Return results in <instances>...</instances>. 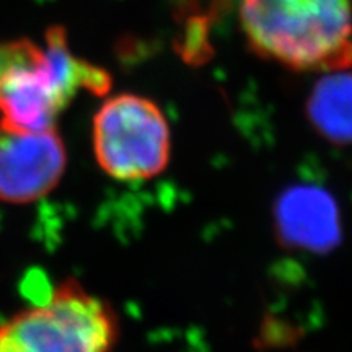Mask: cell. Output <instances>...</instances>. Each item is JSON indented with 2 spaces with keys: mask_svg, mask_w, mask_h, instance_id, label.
<instances>
[{
  "mask_svg": "<svg viewBox=\"0 0 352 352\" xmlns=\"http://www.w3.org/2000/svg\"><path fill=\"white\" fill-rule=\"evenodd\" d=\"M111 77L70 51L65 32L47 30L44 44L10 43V63L0 82V124L16 131H52L80 91L107 94Z\"/></svg>",
  "mask_w": 352,
  "mask_h": 352,
  "instance_id": "obj_1",
  "label": "cell"
},
{
  "mask_svg": "<svg viewBox=\"0 0 352 352\" xmlns=\"http://www.w3.org/2000/svg\"><path fill=\"white\" fill-rule=\"evenodd\" d=\"M250 47L294 70L352 67V0H240Z\"/></svg>",
  "mask_w": 352,
  "mask_h": 352,
  "instance_id": "obj_2",
  "label": "cell"
},
{
  "mask_svg": "<svg viewBox=\"0 0 352 352\" xmlns=\"http://www.w3.org/2000/svg\"><path fill=\"white\" fill-rule=\"evenodd\" d=\"M118 334L111 305L67 280L0 323V352H111Z\"/></svg>",
  "mask_w": 352,
  "mask_h": 352,
  "instance_id": "obj_3",
  "label": "cell"
},
{
  "mask_svg": "<svg viewBox=\"0 0 352 352\" xmlns=\"http://www.w3.org/2000/svg\"><path fill=\"white\" fill-rule=\"evenodd\" d=\"M91 134L96 162L114 179H151L170 164V124L158 104L145 96L122 94L104 101Z\"/></svg>",
  "mask_w": 352,
  "mask_h": 352,
  "instance_id": "obj_4",
  "label": "cell"
},
{
  "mask_svg": "<svg viewBox=\"0 0 352 352\" xmlns=\"http://www.w3.org/2000/svg\"><path fill=\"white\" fill-rule=\"evenodd\" d=\"M63 140L52 131H16L0 124V199L36 201L59 183L65 170Z\"/></svg>",
  "mask_w": 352,
  "mask_h": 352,
  "instance_id": "obj_5",
  "label": "cell"
},
{
  "mask_svg": "<svg viewBox=\"0 0 352 352\" xmlns=\"http://www.w3.org/2000/svg\"><path fill=\"white\" fill-rule=\"evenodd\" d=\"M276 230L289 248L327 252L340 241L336 202L321 188H290L277 201Z\"/></svg>",
  "mask_w": 352,
  "mask_h": 352,
  "instance_id": "obj_6",
  "label": "cell"
},
{
  "mask_svg": "<svg viewBox=\"0 0 352 352\" xmlns=\"http://www.w3.org/2000/svg\"><path fill=\"white\" fill-rule=\"evenodd\" d=\"M315 131L331 144H352V70H329L315 83L307 101Z\"/></svg>",
  "mask_w": 352,
  "mask_h": 352,
  "instance_id": "obj_7",
  "label": "cell"
},
{
  "mask_svg": "<svg viewBox=\"0 0 352 352\" xmlns=\"http://www.w3.org/2000/svg\"><path fill=\"white\" fill-rule=\"evenodd\" d=\"M10 63V43L8 44H0V82H2L3 74Z\"/></svg>",
  "mask_w": 352,
  "mask_h": 352,
  "instance_id": "obj_8",
  "label": "cell"
}]
</instances>
